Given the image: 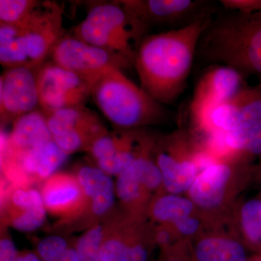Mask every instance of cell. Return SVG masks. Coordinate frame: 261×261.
Returning a JSON list of instances; mask_svg holds the SVG:
<instances>
[{
  "label": "cell",
  "instance_id": "1",
  "mask_svg": "<svg viewBox=\"0 0 261 261\" xmlns=\"http://www.w3.org/2000/svg\"><path fill=\"white\" fill-rule=\"evenodd\" d=\"M215 15L146 36L141 42L134 66L141 87L161 104H172L185 92L201 36Z\"/></svg>",
  "mask_w": 261,
  "mask_h": 261
},
{
  "label": "cell",
  "instance_id": "2",
  "mask_svg": "<svg viewBox=\"0 0 261 261\" xmlns=\"http://www.w3.org/2000/svg\"><path fill=\"white\" fill-rule=\"evenodd\" d=\"M219 13L202 32L196 58L204 67L225 65L261 81V11Z\"/></svg>",
  "mask_w": 261,
  "mask_h": 261
},
{
  "label": "cell",
  "instance_id": "3",
  "mask_svg": "<svg viewBox=\"0 0 261 261\" xmlns=\"http://www.w3.org/2000/svg\"><path fill=\"white\" fill-rule=\"evenodd\" d=\"M63 8L55 2L38 1L23 20L0 24V63L5 69L39 68L65 35Z\"/></svg>",
  "mask_w": 261,
  "mask_h": 261
},
{
  "label": "cell",
  "instance_id": "4",
  "mask_svg": "<svg viewBox=\"0 0 261 261\" xmlns=\"http://www.w3.org/2000/svg\"><path fill=\"white\" fill-rule=\"evenodd\" d=\"M91 97L117 129L144 128L167 118L163 105L121 69L108 70L96 80L91 86Z\"/></svg>",
  "mask_w": 261,
  "mask_h": 261
},
{
  "label": "cell",
  "instance_id": "5",
  "mask_svg": "<svg viewBox=\"0 0 261 261\" xmlns=\"http://www.w3.org/2000/svg\"><path fill=\"white\" fill-rule=\"evenodd\" d=\"M73 36L124 58L134 66L138 48L147 35L122 0L91 3Z\"/></svg>",
  "mask_w": 261,
  "mask_h": 261
},
{
  "label": "cell",
  "instance_id": "6",
  "mask_svg": "<svg viewBox=\"0 0 261 261\" xmlns=\"http://www.w3.org/2000/svg\"><path fill=\"white\" fill-rule=\"evenodd\" d=\"M158 137L151 135L132 165L117 176L116 197L123 214L147 219L149 203L163 188V178L154 159Z\"/></svg>",
  "mask_w": 261,
  "mask_h": 261
},
{
  "label": "cell",
  "instance_id": "7",
  "mask_svg": "<svg viewBox=\"0 0 261 261\" xmlns=\"http://www.w3.org/2000/svg\"><path fill=\"white\" fill-rule=\"evenodd\" d=\"M199 130L207 136L245 132L261 121V85L243 87L232 97L191 115Z\"/></svg>",
  "mask_w": 261,
  "mask_h": 261
},
{
  "label": "cell",
  "instance_id": "8",
  "mask_svg": "<svg viewBox=\"0 0 261 261\" xmlns=\"http://www.w3.org/2000/svg\"><path fill=\"white\" fill-rule=\"evenodd\" d=\"M50 57L53 63L78 75L90 88L108 70L133 66L121 57L65 34L57 43Z\"/></svg>",
  "mask_w": 261,
  "mask_h": 261
},
{
  "label": "cell",
  "instance_id": "9",
  "mask_svg": "<svg viewBox=\"0 0 261 261\" xmlns=\"http://www.w3.org/2000/svg\"><path fill=\"white\" fill-rule=\"evenodd\" d=\"M141 27L147 32L153 27L171 30L187 27L199 19L218 13L214 3L200 0H123Z\"/></svg>",
  "mask_w": 261,
  "mask_h": 261
},
{
  "label": "cell",
  "instance_id": "10",
  "mask_svg": "<svg viewBox=\"0 0 261 261\" xmlns=\"http://www.w3.org/2000/svg\"><path fill=\"white\" fill-rule=\"evenodd\" d=\"M42 195L47 214L57 219L53 229L79 231L85 213L83 190L74 172H58L41 184Z\"/></svg>",
  "mask_w": 261,
  "mask_h": 261
},
{
  "label": "cell",
  "instance_id": "11",
  "mask_svg": "<svg viewBox=\"0 0 261 261\" xmlns=\"http://www.w3.org/2000/svg\"><path fill=\"white\" fill-rule=\"evenodd\" d=\"M53 140L65 154L89 152L108 132L99 117L85 106L65 108L47 116Z\"/></svg>",
  "mask_w": 261,
  "mask_h": 261
},
{
  "label": "cell",
  "instance_id": "12",
  "mask_svg": "<svg viewBox=\"0 0 261 261\" xmlns=\"http://www.w3.org/2000/svg\"><path fill=\"white\" fill-rule=\"evenodd\" d=\"M37 83L39 108L47 116L60 110L84 106L91 97L87 82L53 61L38 68Z\"/></svg>",
  "mask_w": 261,
  "mask_h": 261
},
{
  "label": "cell",
  "instance_id": "13",
  "mask_svg": "<svg viewBox=\"0 0 261 261\" xmlns=\"http://www.w3.org/2000/svg\"><path fill=\"white\" fill-rule=\"evenodd\" d=\"M150 135L145 128L108 132L94 142L88 153L95 166L117 177L138 157Z\"/></svg>",
  "mask_w": 261,
  "mask_h": 261
},
{
  "label": "cell",
  "instance_id": "14",
  "mask_svg": "<svg viewBox=\"0 0 261 261\" xmlns=\"http://www.w3.org/2000/svg\"><path fill=\"white\" fill-rule=\"evenodd\" d=\"M38 68L5 69L0 77V118L2 126L39 108Z\"/></svg>",
  "mask_w": 261,
  "mask_h": 261
},
{
  "label": "cell",
  "instance_id": "15",
  "mask_svg": "<svg viewBox=\"0 0 261 261\" xmlns=\"http://www.w3.org/2000/svg\"><path fill=\"white\" fill-rule=\"evenodd\" d=\"M1 180V225L22 232L42 227L47 213L39 190L13 187Z\"/></svg>",
  "mask_w": 261,
  "mask_h": 261
},
{
  "label": "cell",
  "instance_id": "16",
  "mask_svg": "<svg viewBox=\"0 0 261 261\" xmlns=\"http://www.w3.org/2000/svg\"><path fill=\"white\" fill-rule=\"evenodd\" d=\"M86 200L81 230L102 222L117 210L116 182L95 165L77 166L75 172Z\"/></svg>",
  "mask_w": 261,
  "mask_h": 261
},
{
  "label": "cell",
  "instance_id": "17",
  "mask_svg": "<svg viewBox=\"0 0 261 261\" xmlns=\"http://www.w3.org/2000/svg\"><path fill=\"white\" fill-rule=\"evenodd\" d=\"M154 159L162 174L163 190L168 193L179 195L189 191L198 176L195 152L185 144L159 142L157 139Z\"/></svg>",
  "mask_w": 261,
  "mask_h": 261
},
{
  "label": "cell",
  "instance_id": "18",
  "mask_svg": "<svg viewBox=\"0 0 261 261\" xmlns=\"http://www.w3.org/2000/svg\"><path fill=\"white\" fill-rule=\"evenodd\" d=\"M243 160L220 161L199 173L189 190L190 199L202 210H217L224 205L234 177L235 168Z\"/></svg>",
  "mask_w": 261,
  "mask_h": 261
},
{
  "label": "cell",
  "instance_id": "19",
  "mask_svg": "<svg viewBox=\"0 0 261 261\" xmlns=\"http://www.w3.org/2000/svg\"><path fill=\"white\" fill-rule=\"evenodd\" d=\"M245 79L225 65H211L197 81L190 104V114L232 97L243 87Z\"/></svg>",
  "mask_w": 261,
  "mask_h": 261
},
{
  "label": "cell",
  "instance_id": "20",
  "mask_svg": "<svg viewBox=\"0 0 261 261\" xmlns=\"http://www.w3.org/2000/svg\"><path fill=\"white\" fill-rule=\"evenodd\" d=\"M2 158L15 157L53 140L47 116L40 109L20 117L9 135H2Z\"/></svg>",
  "mask_w": 261,
  "mask_h": 261
},
{
  "label": "cell",
  "instance_id": "21",
  "mask_svg": "<svg viewBox=\"0 0 261 261\" xmlns=\"http://www.w3.org/2000/svg\"><path fill=\"white\" fill-rule=\"evenodd\" d=\"M68 156L53 140L20 155L5 156L1 158V160H8L16 165L33 185L42 184L58 172Z\"/></svg>",
  "mask_w": 261,
  "mask_h": 261
},
{
  "label": "cell",
  "instance_id": "22",
  "mask_svg": "<svg viewBox=\"0 0 261 261\" xmlns=\"http://www.w3.org/2000/svg\"><path fill=\"white\" fill-rule=\"evenodd\" d=\"M138 219L117 209L102 221L101 261H126L130 235Z\"/></svg>",
  "mask_w": 261,
  "mask_h": 261
},
{
  "label": "cell",
  "instance_id": "23",
  "mask_svg": "<svg viewBox=\"0 0 261 261\" xmlns=\"http://www.w3.org/2000/svg\"><path fill=\"white\" fill-rule=\"evenodd\" d=\"M193 261H247L245 248L235 239L206 236L190 246Z\"/></svg>",
  "mask_w": 261,
  "mask_h": 261
},
{
  "label": "cell",
  "instance_id": "24",
  "mask_svg": "<svg viewBox=\"0 0 261 261\" xmlns=\"http://www.w3.org/2000/svg\"><path fill=\"white\" fill-rule=\"evenodd\" d=\"M196 206L190 198L160 192L154 196L147 211V218L159 224H171L195 214Z\"/></svg>",
  "mask_w": 261,
  "mask_h": 261
},
{
  "label": "cell",
  "instance_id": "25",
  "mask_svg": "<svg viewBox=\"0 0 261 261\" xmlns=\"http://www.w3.org/2000/svg\"><path fill=\"white\" fill-rule=\"evenodd\" d=\"M154 246L153 226L139 219L130 235L126 261H149Z\"/></svg>",
  "mask_w": 261,
  "mask_h": 261
},
{
  "label": "cell",
  "instance_id": "26",
  "mask_svg": "<svg viewBox=\"0 0 261 261\" xmlns=\"http://www.w3.org/2000/svg\"><path fill=\"white\" fill-rule=\"evenodd\" d=\"M242 231L254 248L261 247V201L252 200L244 204L240 212Z\"/></svg>",
  "mask_w": 261,
  "mask_h": 261
},
{
  "label": "cell",
  "instance_id": "27",
  "mask_svg": "<svg viewBox=\"0 0 261 261\" xmlns=\"http://www.w3.org/2000/svg\"><path fill=\"white\" fill-rule=\"evenodd\" d=\"M230 145L237 155L244 160L261 155V121L245 132H228Z\"/></svg>",
  "mask_w": 261,
  "mask_h": 261
},
{
  "label": "cell",
  "instance_id": "28",
  "mask_svg": "<svg viewBox=\"0 0 261 261\" xmlns=\"http://www.w3.org/2000/svg\"><path fill=\"white\" fill-rule=\"evenodd\" d=\"M103 237V222L91 226L74 242L80 261H101L100 247Z\"/></svg>",
  "mask_w": 261,
  "mask_h": 261
},
{
  "label": "cell",
  "instance_id": "29",
  "mask_svg": "<svg viewBox=\"0 0 261 261\" xmlns=\"http://www.w3.org/2000/svg\"><path fill=\"white\" fill-rule=\"evenodd\" d=\"M73 244L61 235H49L37 242L34 252L42 261H59Z\"/></svg>",
  "mask_w": 261,
  "mask_h": 261
},
{
  "label": "cell",
  "instance_id": "30",
  "mask_svg": "<svg viewBox=\"0 0 261 261\" xmlns=\"http://www.w3.org/2000/svg\"><path fill=\"white\" fill-rule=\"evenodd\" d=\"M36 0H1L0 24H15L23 20L37 4Z\"/></svg>",
  "mask_w": 261,
  "mask_h": 261
},
{
  "label": "cell",
  "instance_id": "31",
  "mask_svg": "<svg viewBox=\"0 0 261 261\" xmlns=\"http://www.w3.org/2000/svg\"><path fill=\"white\" fill-rule=\"evenodd\" d=\"M153 238L156 246H159L161 250L169 248L182 240L170 224L153 226Z\"/></svg>",
  "mask_w": 261,
  "mask_h": 261
},
{
  "label": "cell",
  "instance_id": "32",
  "mask_svg": "<svg viewBox=\"0 0 261 261\" xmlns=\"http://www.w3.org/2000/svg\"><path fill=\"white\" fill-rule=\"evenodd\" d=\"M170 225L173 226L178 236L183 237L184 238L195 236L202 226L201 219L197 218L195 214L177 220Z\"/></svg>",
  "mask_w": 261,
  "mask_h": 261
},
{
  "label": "cell",
  "instance_id": "33",
  "mask_svg": "<svg viewBox=\"0 0 261 261\" xmlns=\"http://www.w3.org/2000/svg\"><path fill=\"white\" fill-rule=\"evenodd\" d=\"M161 251L160 261H193L190 245L185 240Z\"/></svg>",
  "mask_w": 261,
  "mask_h": 261
},
{
  "label": "cell",
  "instance_id": "34",
  "mask_svg": "<svg viewBox=\"0 0 261 261\" xmlns=\"http://www.w3.org/2000/svg\"><path fill=\"white\" fill-rule=\"evenodd\" d=\"M18 251L9 232V228L1 225L0 261H16Z\"/></svg>",
  "mask_w": 261,
  "mask_h": 261
},
{
  "label": "cell",
  "instance_id": "35",
  "mask_svg": "<svg viewBox=\"0 0 261 261\" xmlns=\"http://www.w3.org/2000/svg\"><path fill=\"white\" fill-rule=\"evenodd\" d=\"M220 4L229 11L252 13L261 11V0H221Z\"/></svg>",
  "mask_w": 261,
  "mask_h": 261
},
{
  "label": "cell",
  "instance_id": "36",
  "mask_svg": "<svg viewBox=\"0 0 261 261\" xmlns=\"http://www.w3.org/2000/svg\"><path fill=\"white\" fill-rule=\"evenodd\" d=\"M16 261H42L34 251L23 250L18 251Z\"/></svg>",
  "mask_w": 261,
  "mask_h": 261
},
{
  "label": "cell",
  "instance_id": "37",
  "mask_svg": "<svg viewBox=\"0 0 261 261\" xmlns=\"http://www.w3.org/2000/svg\"><path fill=\"white\" fill-rule=\"evenodd\" d=\"M59 261H80V257L75 248L74 243L69 247Z\"/></svg>",
  "mask_w": 261,
  "mask_h": 261
},
{
  "label": "cell",
  "instance_id": "38",
  "mask_svg": "<svg viewBox=\"0 0 261 261\" xmlns=\"http://www.w3.org/2000/svg\"><path fill=\"white\" fill-rule=\"evenodd\" d=\"M255 261H261V255L255 257Z\"/></svg>",
  "mask_w": 261,
  "mask_h": 261
},
{
  "label": "cell",
  "instance_id": "39",
  "mask_svg": "<svg viewBox=\"0 0 261 261\" xmlns=\"http://www.w3.org/2000/svg\"><path fill=\"white\" fill-rule=\"evenodd\" d=\"M247 261H255V258L252 259V260H248Z\"/></svg>",
  "mask_w": 261,
  "mask_h": 261
}]
</instances>
